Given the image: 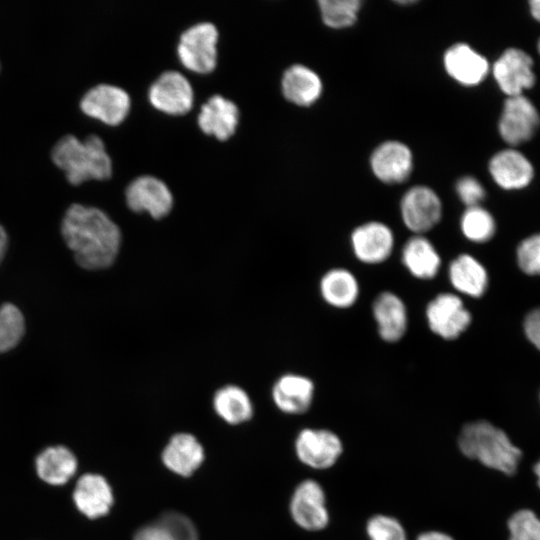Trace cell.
Here are the masks:
<instances>
[{"label": "cell", "instance_id": "cell-10", "mask_svg": "<svg viewBox=\"0 0 540 540\" xmlns=\"http://www.w3.org/2000/svg\"><path fill=\"white\" fill-rule=\"evenodd\" d=\"M130 107L128 92L107 83L91 87L80 101L84 114L111 126L120 124L127 117Z\"/></svg>", "mask_w": 540, "mask_h": 540}, {"label": "cell", "instance_id": "cell-17", "mask_svg": "<svg viewBox=\"0 0 540 540\" xmlns=\"http://www.w3.org/2000/svg\"><path fill=\"white\" fill-rule=\"evenodd\" d=\"M371 169L382 182L396 184L405 181L413 167L410 149L399 141L381 143L370 158Z\"/></svg>", "mask_w": 540, "mask_h": 540}, {"label": "cell", "instance_id": "cell-35", "mask_svg": "<svg viewBox=\"0 0 540 540\" xmlns=\"http://www.w3.org/2000/svg\"><path fill=\"white\" fill-rule=\"evenodd\" d=\"M519 267L527 274H540V233L523 240L517 249Z\"/></svg>", "mask_w": 540, "mask_h": 540}, {"label": "cell", "instance_id": "cell-37", "mask_svg": "<svg viewBox=\"0 0 540 540\" xmlns=\"http://www.w3.org/2000/svg\"><path fill=\"white\" fill-rule=\"evenodd\" d=\"M524 330L527 338L540 350V308L534 309L526 316Z\"/></svg>", "mask_w": 540, "mask_h": 540}, {"label": "cell", "instance_id": "cell-8", "mask_svg": "<svg viewBox=\"0 0 540 540\" xmlns=\"http://www.w3.org/2000/svg\"><path fill=\"white\" fill-rule=\"evenodd\" d=\"M125 200L133 212H147L154 219L166 217L174 204L168 185L152 175H141L132 180L126 188Z\"/></svg>", "mask_w": 540, "mask_h": 540}, {"label": "cell", "instance_id": "cell-39", "mask_svg": "<svg viewBox=\"0 0 540 540\" xmlns=\"http://www.w3.org/2000/svg\"><path fill=\"white\" fill-rule=\"evenodd\" d=\"M8 246V236L6 230L0 225V263L2 262Z\"/></svg>", "mask_w": 540, "mask_h": 540}, {"label": "cell", "instance_id": "cell-24", "mask_svg": "<svg viewBox=\"0 0 540 540\" xmlns=\"http://www.w3.org/2000/svg\"><path fill=\"white\" fill-rule=\"evenodd\" d=\"M489 171L495 182L505 189L525 187L533 177L530 161L513 149L496 153L490 160Z\"/></svg>", "mask_w": 540, "mask_h": 540}, {"label": "cell", "instance_id": "cell-41", "mask_svg": "<svg viewBox=\"0 0 540 540\" xmlns=\"http://www.w3.org/2000/svg\"><path fill=\"white\" fill-rule=\"evenodd\" d=\"M534 472L538 478V486L540 487V460L534 465Z\"/></svg>", "mask_w": 540, "mask_h": 540}, {"label": "cell", "instance_id": "cell-12", "mask_svg": "<svg viewBox=\"0 0 540 540\" xmlns=\"http://www.w3.org/2000/svg\"><path fill=\"white\" fill-rule=\"evenodd\" d=\"M290 514L304 530L320 531L329 523L326 495L322 486L313 479L302 481L290 500Z\"/></svg>", "mask_w": 540, "mask_h": 540}, {"label": "cell", "instance_id": "cell-29", "mask_svg": "<svg viewBox=\"0 0 540 540\" xmlns=\"http://www.w3.org/2000/svg\"><path fill=\"white\" fill-rule=\"evenodd\" d=\"M217 415L229 424H240L253 415V405L247 392L237 385L218 389L213 397Z\"/></svg>", "mask_w": 540, "mask_h": 540}, {"label": "cell", "instance_id": "cell-16", "mask_svg": "<svg viewBox=\"0 0 540 540\" xmlns=\"http://www.w3.org/2000/svg\"><path fill=\"white\" fill-rule=\"evenodd\" d=\"M315 384L306 375L286 373L272 387V399L283 413L299 415L307 412L314 400Z\"/></svg>", "mask_w": 540, "mask_h": 540}, {"label": "cell", "instance_id": "cell-13", "mask_svg": "<svg viewBox=\"0 0 540 540\" xmlns=\"http://www.w3.org/2000/svg\"><path fill=\"white\" fill-rule=\"evenodd\" d=\"M540 123L537 109L525 96L508 97L499 121L502 138L511 145L529 140Z\"/></svg>", "mask_w": 540, "mask_h": 540}, {"label": "cell", "instance_id": "cell-5", "mask_svg": "<svg viewBox=\"0 0 540 540\" xmlns=\"http://www.w3.org/2000/svg\"><path fill=\"white\" fill-rule=\"evenodd\" d=\"M425 319L434 335L445 341H452L468 329L472 316L460 295L440 292L427 303Z\"/></svg>", "mask_w": 540, "mask_h": 540}, {"label": "cell", "instance_id": "cell-1", "mask_svg": "<svg viewBox=\"0 0 540 540\" xmlns=\"http://www.w3.org/2000/svg\"><path fill=\"white\" fill-rule=\"evenodd\" d=\"M61 233L76 263L83 269L108 268L119 254L121 230L99 208L72 204L63 216Z\"/></svg>", "mask_w": 540, "mask_h": 540}, {"label": "cell", "instance_id": "cell-18", "mask_svg": "<svg viewBox=\"0 0 540 540\" xmlns=\"http://www.w3.org/2000/svg\"><path fill=\"white\" fill-rule=\"evenodd\" d=\"M240 120L237 105L222 95L215 94L202 104L197 117L199 128L220 141L229 139Z\"/></svg>", "mask_w": 540, "mask_h": 540}, {"label": "cell", "instance_id": "cell-14", "mask_svg": "<svg viewBox=\"0 0 540 540\" xmlns=\"http://www.w3.org/2000/svg\"><path fill=\"white\" fill-rule=\"evenodd\" d=\"M371 312L378 336L386 343H397L407 333L409 314L406 303L392 291H382L372 302Z\"/></svg>", "mask_w": 540, "mask_h": 540}, {"label": "cell", "instance_id": "cell-32", "mask_svg": "<svg viewBox=\"0 0 540 540\" xmlns=\"http://www.w3.org/2000/svg\"><path fill=\"white\" fill-rule=\"evenodd\" d=\"M318 4L323 22L337 29L353 25L361 6L358 0H321Z\"/></svg>", "mask_w": 540, "mask_h": 540}, {"label": "cell", "instance_id": "cell-28", "mask_svg": "<svg viewBox=\"0 0 540 540\" xmlns=\"http://www.w3.org/2000/svg\"><path fill=\"white\" fill-rule=\"evenodd\" d=\"M134 540H198L192 521L178 512H166L139 529Z\"/></svg>", "mask_w": 540, "mask_h": 540}, {"label": "cell", "instance_id": "cell-11", "mask_svg": "<svg viewBox=\"0 0 540 540\" xmlns=\"http://www.w3.org/2000/svg\"><path fill=\"white\" fill-rule=\"evenodd\" d=\"M150 103L169 115H182L191 110L194 91L189 80L179 71L161 73L148 90Z\"/></svg>", "mask_w": 540, "mask_h": 540}, {"label": "cell", "instance_id": "cell-2", "mask_svg": "<svg viewBox=\"0 0 540 540\" xmlns=\"http://www.w3.org/2000/svg\"><path fill=\"white\" fill-rule=\"evenodd\" d=\"M51 158L73 185L92 179L106 180L112 175V159L98 135H89L83 140L65 135L54 144Z\"/></svg>", "mask_w": 540, "mask_h": 540}, {"label": "cell", "instance_id": "cell-40", "mask_svg": "<svg viewBox=\"0 0 540 540\" xmlns=\"http://www.w3.org/2000/svg\"><path fill=\"white\" fill-rule=\"evenodd\" d=\"M530 10L533 17L540 21V0L530 1Z\"/></svg>", "mask_w": 540, "mask_h": 540}, {"label": "cell", "instance_id": "cell-20", "mask_svg": "<svg viewBox=\"0 0 540 540\" xmlns=\"http://www.w3.org/2000/svg\"><path fill=\"white\" fill-rule=\"evenodd\" d=\"M401 263L415 279L427 281L438 275L442 258L429 238L413 234L402 246Z\"/></svg>", "mask_w": 540, "mask_h": 540}, {"label": "cell", "instance_id": "cell-3", "mask_svg": "<svg viewBox=\"0 0 540 540\" xmlns=\"http://www.w3.org/2000/svg\"><path fill=\"white\" fill-rule=\"evenodd\" d=\"M462 454L507 475L517 471L521 451L512 444L506 433L488 421L466 423L458 435Z\"/></svg>", "mask_w": 540, "mask_h": 540}, {"label": "cell", "instance_id": "cell-33", "mask_svg": "<svg viewBox=\"0 0 540 540\" xmlns=\"http://www.w3.org/2000/svg\"><path fill=\"white\" fill-rule=\"evenodd\" d=\"M366 533L369 540H407L401 522L384 514H377L368 519Z\"/></svg>", "mask_w": 540, "mask_h": 540}, {"label": "cell", "instance_id": "cell-27", "mask_svg": "<svg viewBox=\"0 0 540 540\" xmlns=\"http://www.w3.org/2000/svg\"><path fill=\"white\" fill-rule=\"evenodd\" d=\"M322 81L318 74L302 64H293L285 70L281 80L284 97L293 104L308 106L321 95Z\"/></svg>", "mask_w": 540, "mask_h": 540}, {"label": "cell", "instance_id": "cell-4", "mask_svg": "<svg viewBox=\"0 0 540 540\" xmlns=\"http://www.w3.org/2000/svg\"><path fill=\"white\" fill-rule=\"evenodd\" d=\"M219 32L211 22L196 23L179 37L177 55L181 64L190 71L205 74L217 64Z\"/></svg>", "mask_w": 540, "mask_h": 540}, {"label": "cell", "instance_id": "cell-25", "mask_svg": "<svg viewBox=\"0 0 540 540\" xmlns=\"http://www.w3.org/2000/svg\"><path fill=\"white\" fill-rule=\"evenodd\" d=\"M77 468L76 456L63 445L46 447L35 459L38 477L52 486L66 484L75 475Z\"/></svg>", "mask_w": 540, "mask_h": 540}, {"label": "cell", "instance_id": "cell-9", "mask_svg": "<svg viewBox=\"0 0 540 540\" xmlns=\"http://www.w3.org/2000/svg\"><path fill=\"white\" fill-rule=\"evenodd\" d=\"M298 459L306 466L324 470L336 464L343 452L340 437L331 430L305 428L295 440Z\"/></svg>", "mask_w": 540, "mask_h": 540}, {"label": "cell", "instance_id": "cell-7", "mask_svg": "<svg viewBox=\"0 0 540 540\" xmlns=\"http://www.w3.org/2000/svg\"><path fill=\"white\" fill-rule=\"evenodd\" d=\"M350 247L359 262L365 265L382 264L394 251V232L383 222H365L351 232Z\"/></svg>", "mask_w": 540, "mask_h": 540}, {"label": "cell", "instance_id": "cell-19", "mask_svg": "<svg viewBox=\"0 0 540 540\" xmlns=\"http://www.w3.org/2000/svg\"><path fill=\"white\" fill-rule=\"evenodd\" d=\"M76 508L87 518L96 519L106 515L113 504V492L108 481L99 474H83L73 490Z\"/></svg>", "mask_w": 540, "mask_h": 540}, {"label": "cell", "instance_id": "cell-21", "mask_svg": "<svg viewBox=\"0 0 540 540\" xmlns=\"http://www.w3.org/2000/svg\"><path fill=\"white\" fill-rule=\"evenodd\" d=\"M322 300L335 309L353 307L360 296V283L356 275L345 267H333L323 273L319 280Z\"/></svg>", "mask_w": 540, "mask_h": 540}, {"label": "cell", "instance_id": "cell-30", "mask_svg": "<svg viewBox=\"0 0 540 540\" xmlns=\"http://www.w3.org/2000/svg\"><path fill=\"white\" fill-rule=\"evenodd\" d=\"M495 228L492 215L480 206L468 207L460 219L462 234L472 242L483 243L490 240Z\"/></svg>", "mask_w": 540, "mask_h": 540}, {"label": "cell", "instance_id": "cell-42", "mask_svg": "<svg viewBox=\"0 0 540 540\" xmlns=\"http://www.w3.org/2000/svg\"><path fill=\"white\" fill-rule=\"evenodd\" d=\"M538 50H539V53H540V39L538 41Z\"/></svg>", "mask_w": 540, "mask_h": 540}, {"label": "cell", "instance_id": "cell-6", "mask_svg": "<svg viewBox=\"0 0 540 540\" xmlns=\"http://www.w3.org/2000/svg\"><path fill=\"white\" fill-rule=\"evenodd\" d=\"M442 209L439 196L423 185L407 190L400 202L402 221L413 234L424 235L433 229L441 220Z\"/></svg>", "mask_w": 540, "mask_h": 540}, {"label": "cell", "instance_id": "cell-36", "mask_svg": "<svg viewBox=\"0 0 540 540\" xmlns=\"http://www.w3.org/2000/svg\"><path fill=\"white\" fill-rule=\"evenodd\" d=\"M456 192L460 200L468 207L479 206L484 199L485 190L481 183L472 176H464L456 183Z\"/></svg>", "mask_w": 540, "mask_h": 540}, {"label": "cell", "instance_id": "cell-31", "mask_svg": "<svg viewBox=\"0 0 540 540\" xmlns=\"http://www.w3.org/2000/svg\"><path fill=\"white\" fill-rule=\"evenodd\" d=\"M25 332V320L20 309L12 303L0 306V353L14 348Z\"/></svg>", "mask_w": 540, "mask_h": 540}, {"label": "cell", "instance_id": "cell-34", "mask_svg": "<svg viewBox=\"0 0 540 540\" xmlns=\"http://www.w3.org/2000/svg\"><path fill=\"white\" fill-rule=\"evenodd\" d=\"M509 540H540V519L530 510L514 513L508 520Z\"/></svg>", "mask_w": 540, "mask_h": 540}, {"label": "cell", "instance_id": "cell-38", "mask_svg": "<svg viewBox=\"0 0 540 540\" xmlns=\"http://www.w3.org/2000/svg\"><path fill=\"white\" fill-rule=\"evenodd\" d=\"M416 540H454L450 535L441 531H426L421 533Z\"/></svg>", "mask_w": 540, "mask_h": 540}, {"label": "cell", "instance_id": "cell-15", "mask_svg": "<svg viewBox=\"0 0 540 540\" xmlns=\"http://www.w3.org/2000/svg\"><path fill=\"white\" fill-rule=\"evenodd\" d=\"M533 61L530 55L521 49L509 48L493 65V75L509 97L521 95L524 89L535 83Z\"/></svg>", "mask_w": 540, "mask_h": 540}, {"label": "cell", "instance_id": "cell-23", "mask_svg": "<svg viewBox=\"0 0 540 540\" xmlns=\"http://www.w3.org/2000/svg\"><path fill=\"white\" fill-rule=\"evenodd\" d=\"M448 280L457 292L469 297H481L488 287V274L485 267L472 255L462 253L449 263Z\"/></svg>", "mask_w": 540, "mask_h": 540}, {"label": "cell", "instance_id": "cell-26", "mask_svg": "<svg viewBox=\"0 0 540 540\" xmlns=\"http://www.w3.org/2000/svg\"><path fill=\"white\" fill-rule=\"evenodd\" d=\"M204 459V450L198 440L189 433L175 434L162 452L164 465L181 476H190Z\"/></svg>", "mask_w": 540, "mask_h": 540}, {"label": "cell", "instance_id": "cell-22", "mask_svg": "<svg viewBox=\"0 0 540 540\" xmlns=\"http://www.w3.org/2000/svg\"><path fill=\"white\" fill-rule=\"evenodd\" d=\"M446 72L463 85H477L489 71L488 61L465 43L449 47L443 58Z\"/></svg>", "mask_w": 540, "mask_h": 540}]
</instances>
